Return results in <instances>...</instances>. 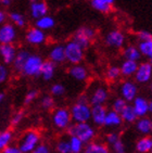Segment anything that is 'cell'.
I'll return each mask as SVG.
<instances>
[{
	"instance_id": "1",
	"label": "cell",
	"mask_w": 152,
	"mask_h": 153,
	"mask_svg": "<svg viewBox=\"0 0 152 153\" xmlns=\"http://www.w3.org/2000/svg\"><path fill=\"white\" fill-rule=\"evenodd\" d=\"M67 133L70 136H75L79 138L85 144L92 141L96 136V130L88 122L74 123L73 125H70L67 128Z\"/></svg>"
},
{
	"instance_id": "2",
	"label": "cell",
	"mask_w": 152,
	"mask_h": 153,
	"mask_svg": "<svg viewBox=\"0 0 152 153\" xmlns=\"http://www.w3.org/2000/svg\"><path fill=\"white\" fill-rule=\"evenodd\" d=\"M40 141V135L37 130L29 129L23 134L18 147L23 153H31Z\"/></svg>"
},
{
	"instance_id": "3",
	"label": "cell",
	"mask_w": 152,
	"mask_h": 153,
	"mask_svg": "<svg viewBox=\"0 0 152 153\" xmlns=\"http://www.w3.org/2000/svg\"><path fill=\"white\" fill-rule=\"evenodd\" d=\"M72 121L75 123H82V122H89L90 121V113H91V106L89 103L85 102H78L76 101L75 104L70 110Z\"/></svg>"
},
{
	"instance_id": "4",
	"label": "cell",
	"mask_w": 152,
	"mask_h": 153,
	"mask_svg": "<svg viewBox=\"0 0 152 153\" xmlns=\"http://www.w3.org/2000/svg\"><path fill=\"white\" fill-rule=\"evenodd\" d=\"M42 62H44V60L41 59V56H37V54H29L21 73L23 74L24 76L28 77L39 76Z\"/></svg>"
},
{
	"instance_id": "5",
	"label": "cell",
	"mask_w": 152,
	"mask_h": 153,
	"mask_svg": "<svg viewBox=\"0 0 152 153\" xmlns=\"http://www.w3.org/2000/svg\"><path fill=\"white\" fill-rule=\"evenodd\" d=\"M72 123L70 110L66 108H59L52 113V124L58 129H67Z\"/></svg>"
},
{
	"instance_id": "6",
	"label": "cell",
	"mask_w": 152,
	"mask_h": 153,
	"mask_svg": "<svg viewBox=\"0 0 152 153\" xmlns=\"http://www.w3.org/2000/svg\"><path fill=\"white\" fill-rule=\"evenodd\" d=\"M65 49V60L72 64H79L84 59V49L73 40L67 42L64 46Z\"/></svg>"
},
{
	"instance_id": "7",
	"label": "cell",
	"mask_w": 152,
	"mask_h": 153,
	"mask_svg": "<svg viewBox=\"0 0 152 153\" xmlns=\"http://www.w3.org/2000/svg\"><path fill=\"white\" fill-rule=\"evenodd\" d=\"M16 38V30L12 24L6 23L0 26V44H12Z\"/></svg>"
},
{
	"instance_id": "8",
	"label": "cell",
	"mask_w": 152,
	"mask_h": 153,
	"mask_svg": "<svg viewBox=\"0 0 152 153\" xmlns=\"http://www.w3.org/2000/svg\"><path fill=\"white\" fill-rule=\"evenodd\" d=\"M152 77V65L150 62H145L138 65L135 73V78L138 82H148Z\"/></svg>"
},
{
	"instance_id": "9",
	"label": "cell",
	"mask_w": 152,
	"mask_h": 153,
	"mask_svg": "<svg viewBox=\"0 0 152 153\" xmlns=\"http://www.w3.org/2000/svg\"><path fill=\"white\" fill-rule=\"evenodd\" d=\"M137 86L132 80H126L121 86V94L126 102H132L137 97Z\"/></svg>"
},
{
	"instance_id": "10",
	"label": "cell",
	"mask_w": 152,
	"mask_h": 153,
	"mask_svg": "<svg viewBox=\"0 0 152 153\" xmlns=\"http://www.w3.org/2000/svg\"><path fill=\"white\" fill-rule=\"evenodd\" d=\"M108 110L104 106V104H97V105L91 106L90 120L94 122L97 126H103L104 125L105 115H107Z\"/></svg>"
},
{
	"instance_id": "11",
	"label": "cell",
	"mask_w": 152,
	"mask_h": 153,
	"mask_svg": "<svg viewBox=\"0 0 152 153\" xmlns=\"http://www.w3.org/2000/svg\"><path fill=\"white\" fill-rule=\"evenodd\" d=\"M125 42V36L120 30H112L105 37V44L109 47L121 48Z\"/></svg>"
},
{
	"instance_id": "12",
	"label": "cell",
	"mask_w": 152,
	"mask_h": 153,
	"mask_svg": "<svg viewBox=\"0 0 152 153\" xmlns=\"http://www.w3.org/2000/svg\"><path fill=\"white\" fill-rule=\"evenodd\" d=\"M45 39H46V35H45L44 30L38 27L31 28L26 33V40L31 45H40L44 42Z\"/></svg>"
},
{
	"instance_id": "13",
	"label": "cell",
	"mask_w": 152,
	"mask_h": 153,
	"mask_svg": "<svg viewBox=\"0 0 152 153\" xmlns=\"http://www.w3.org/2000/svg\"><path fill=\"white\" fill-rule=\"evenodd\" d=\"M15 54L16 49L12 46V44H0V56L6 64H11Z\"/></svg>"
},
{
	"instance_id": "14",
	"label": "cell",
	"mask_w": 152,
	"mask_h": 153,
	"mask_svg": "<svg viewBox=\"0 0 152 153\" xmlns=\"http://www.w3.org/2000/svg\"><path fill=\"white\" fill-rule=\"evenodd\" d=\"M108 90L104 87H98L94 90L89 98V102L91 105H97V104H104L105 101L108 100Z\"/></svg>"
},
{
	"instance_id": "15",
	"label": "cell",
	"mask_w": 152,
	"mask_h": 153,
	"mask_svg": "<svg viewBox=\"0 0 152 153\" xmlns=\"http://www.w3.org/2000/svg\"><path fill=\"white\" fill-rule=\"evenodd\" d=\"M132 102V106L137 117H142L148 114V100H146L142 97H136Z\"/></svg>"
},
{
	"instance_id": "16",
	"label": "cell",
	"mask_w": 152,
	"mask_h": 153,
	"mask_svg": "<svg viewBox=\"0 0 152 153\" xmlns=\"http://www.w3.org/2000/svg\"><path fill=\"white\" fill-rule=\"evenodd\" d=\"M48 6L45 1H35L31 3V14L34 19H39L47 14Z\"/></svg>"
},
{
	"instance_id": "17",
	"label": "cell",
	"mask_w": 152,
	"mask_h": 153,
	"mask_svg": "<svg viewBox=\"0 0 152 153\" xmlns=\"http://www.w3.org/2000/svg\"><path fill=\"white\" fill-rule=\"evenodd\" d=\"M54 73H56V63H54V62H52L51 60L42 62L41 70H40V75H41V77L44 78V80H46V82L51 80L52 77L54 76Z\"/></svg>"
},
{
	"instance_id": "18",
	"label": "cell",
	"mask_w": 152,
	"mask_h": 153,
	"mask_svg": "<svg viewBox=\"0 0 152 153\" xmlns=\"http://www.w3.org/2000/svg\"><path fill=\"white\" fill-rule=\"evenodd\" d=\"M70 75L73 77L74 79L78 82H84L87 79L88 71L85 66L80 64H73V66L70 68Z\"/></svg>"
},
{
	"instance_id": "19",
	"label": "cell",
	"mask_w": 152,
	"mask_h": 153,
	"mask_svg": "<svg viewBox=\"0 0 152 153\" xmlns=\"http://www.w3.org/2000/svg\"><path fill=\"white\" fill-rule=\"evenodd\" d=\"M82 153H110L109 148L101 142L90 141L86 143Z\"/></svg>"
},
{
	"instance_id": "20",
	"label": "cell",
	"mask_w": 152,
	"mask_h": 153,
	"mask_svg": "<svg viewBox=\"0 0 152 153\" xmlns=\"http://www.w3.org/2000/svg\"><path fill=\"white\" fill-rule=\"evenodd\" d=\"M122 123H123V121H122V117H121L120 113L115 112L114 110H111V111H108V112H107L105 120H104V125H103V126L117 127V126H121Z\"/></svg>"
},
{
	"instance_id": "21",
	"label": "cell",
	"mask_w": 152,
	"mask_h": 153,
	"mask_svg": "<svg viewBox=\"0 0 152 153\" xmlns=\"http://www.w3.org/2000/svg\"><path fill=\"white\" fill-rule=\"evenodd\" d=\"M49 58L50 60L54 63H62V62L65 61V49L64 46L62 45H58V46H54V47L51 49L49 53Z\"/></svg>"
},
{
	"instance_id": "22",
	"label": "cell",
	"mask_w": 152,
	"mask_h": 153,
	"mask_svg": "<svg viewBox=\"0 0 152 153\" xmlns=\"http://www.w3.org/2000/svg\"><path fill=\"white\" fill-rule=\"evenodd\" d=\"M137 68H138L137 61L125 60V61L122 63V65H121V68H120L121 74L126 77L133 76V75H135L136 71H137Z\"/></svg>"
},
{
	"instance_id": "23",
	"label": "cell",
	"mask_w": 152,
	"mask_h": 153,
	"mask_svg": "<svg viewBox=\"0 0 152 153\" xmlns=\"http://www.w3.org/2000/svg\"><path fill=\"white\" fill-rule=\"evenodd\" d=\"M29 54H31V53L27 50H21V51H19V52H16V54H15V56H14V60L12 62L13 68H14L15 71L16 72L22 71V68H23L24 64H25V62H26Z\"/></svg>"
},
{
	"instance_id": "24",
	"label": "cell",
	"mask_w": 152,
	"mask_h": 153,
	"mask_svg": "<svg viewBox=\"0 0 152 153\" xmlns=\"http://www.w3.org/2000/svg\"><path fill=\"white\" fill-rule=\"evenodd\" d=\"M152 150V138L151 137H143L139 139L136 143V151L138 153H148Z\"/></svg>"
},
{
	"instance_id": "25",
	"label": "cell",
	"mask_w": 152,
	"mask_h": 153,
	"mask_svg": "<svg viewBox=\"0 0 152 153\" xmlns=\"http://www.w3.org/2000/svg\"><path fill=\"white\" fill-rule=\"evenodd\" d=\"M54 25H56L54 19L47 14L37 19V21H36V27H38V28H40V30H50V28H52Z\"/></svg>"
},
{
	"instance_id": "26",
	"label": "cell",
	"mask_w": 152,
	"mask_h": 153,
	"mask_svg": "<svg viewBox=\"0 0 152 153\" xmlns=\"http://www.w3.org/2000/svg\"><path fill=\"white\" fill-rule=\"evenodd\" d=\"M151 120L146 116L139 117L137 122H136V128L139 133L143 134V135H148L151 133Z\"/></svg>"
},
{
	"instance_id": "27",
	"label": "cell",
	"mask_w": 152,
	"mask_h": 153,
	"mask_svg": "<svg viewBox=\"0 0 152 153\" xmlns=\"http://www.w3.org/2000/svg\"><path fill=\"white\" fill-rule=\"evenodd\" d=\"M120 115L121 117H122V121L126 122V123H134L137 120V115L135 113L133 106L129 105V104H127L124 108V110L120 113Z\"/></svg>"
},
{
	"instance_id": "28",
	"label": "cell",
	"mask_w": 152,
	"mask_h": 153,
	"mask_svg": "<svg viewBox=\"0 0 152 153\" xmlns=\"http://www.w3.org/2000/svg\"><path fill=\"white\" fill-rule=\"evenodd\" d=\"M69 143H70L71 153H82L84 150V147H85V143L75 136H70Z\"/></svg>"
},
{
	"instance_id": "29",
	"label": "cell",
	"mask_w": 152,
	"mask_h": 153,
	"mask_svg": "<svg viewBox=\"0 0 152 153\" xmlns=\"http://www.w3.org/2000/svg\"><path fill=\"white\" fill-rule=\"evenodd\" d=\"M12 139H13L12 131H10V130L0 131V152H2L8 146H10Z\"/></svg>"
},
{
	"instance_id": "30",
	"label": "cell",
	"mask_w": 152,
	"mask_h": 153,
	"mask_svg": "<svg viewBox=\"0 0 152 153\" xmlns=\"http://www.w3.org/2000/svg\"><path fill=\"white\" fill-rule=\"evenodd\" d=\"M124 56L126 60H132V61H138L140 59L141 53L138 50V48L134 47V46H129L124 50Z\"/></svg>"
},
{
	"instance_id": "31",
	"label": "cell",
	"mask_w": 152,
	"mask_h": 153,
	"mask_svg": "<svg viewBox=\"0 0 152 153\" xmlns=\"http://www.w3.org/2000/svg\"><path fill=\"white\" fill-rule=\"evenodd\" d=\"M138 50L142 56L151 58L152 56V39L149 40H141L138 46Z\"/></svg>"
},
{
	"instance_id": "32",
	"label": "cell",
	"mask_w": 152,
	"mask_h": 153,
	"mask_svg": "<svg viewBox=\"0 0 152 153\" xmlns=\"http://www.w3.org/2000/svg\"><path fill=\"white\" fill-rule=\"evenodd\" d=\"M73 41H74V42H76L79 47L83 48V49L85 50V49H87V48L89 47V45H90L91 40L89 38H87L85 35H83L80 32H78V30H77V32L75 33V35H74Z\"/></svg>"
},
{
	"instance_id": "33",
	"label": "cell",
	"mask_w": 152,
	"mask_h": 153,
	"mask_svg": "<svg viewBox=\"0 0 152 153\" xmlns=\"http://www.w3.org/2000/svg\"><path fill=\"white\" fill-rule=\"evenodd\" d=\"M91 6L97 11L102 12V13H108L111 10V4H108L103 0H91Z\"/></svg>"
},
{
	"instance_id": "34",
	"label": "cell",
	"mask_w": 152,
	"mask_h": 153,
	"mask_svg": "<svg viewBox=\"0 0 152 153\" xmlns=\"http://www.w3.org/2000/svg\"><path fill=\"white\" fill-rule=\"evenodd\" d=\"M10 19L13 23L19 27H24L25 26V23H26V21H25V18H24L23 15L21 14V13H18V12H11L9 14Z\"/></svg>"
},
{
	"instance_id": "35",
	"label": "cell",
	"mask_w": 152,
	"mask_h": 153,
	"mask_svg": "<svg viewBox=\"0 0 152 153\" xmlns=\"http://www.w3.org/2000/svg\"><path fill=\"white\" fill-rule=\"evenodd\" d=\"M56 151L58 153H71L69 139H61L56 144Z\"/></svg>"
},
{
	"instance_id": "36",
	"label": "cell",
	"mask_w": 152,
	"mask_h": 153,
	"mask_svg": "<svg viewBox=\"0 0 152 153\" xmlns=\"http://www.w3.org/2000/svg\"><path fill=\"white\" fill-rule=\"evenodd\" d=\"M127 104H128V103L126 102L123 98H117V99L114 100L113 104H112V110H114V111L117 113H121Z\"/></svg>"
},
{
	"instance_id": "37",
	"label": "cell",
	"mask_w": 152,
	"mask_h": 153,
	"mask_svg": "<svg viewBox=\"0 0 152 153\" xmlns=\"http://www.w3.org/2000/svg\"><path fill=\"white\" fill-rule=\"evenodd\" d=\"M121 75V70L120 68H117V66H111V68H108V71H107V77H108V79L110 80H115L117 79Z\"/></svg>"
},
{
	"instance_id": "38",
	"label": "cell",
	"mask_w": 152,
	"mask_h": 153,
	"mask_svg": "<svg viewBox=\"0 0 152 153\" xmlns=\"http://www.w3.org/2000/svg\"><path fill=\"white\" fill-rule=\"evenodd\" d=\"M40 104L42 109L45 110H51L54 106V100L51 96H45L40 101Z\"/></svg>"
},
{
	"instance_id": "39",
	"label": "cell",
	"mask_w": 152,
	"mask_h": 153,
	"mask_svg": "<svg viewBox=\"0 0 152 153\" xmlns=\"http://www.w3.org/2000/svg\"><path fill=\"white\" fill-rule=\"evenodd\" d=\"M51 94L54 96V97H61L65 94V87L61 84H54V85L51 87Z\"/></svg>"
},
{
	"instance_id": "40",
	"label": "cell",
	"mask_w": 152,
	"mask_h": 153,
	"mask_svg": "<svg viewBox=\"0 0 152 153\" xmlns=\"http://www.w3.org/2000/svg\"><path fill=\"white\" fill-rule=\"evenodd\" d=\"M112 150L114 153H125V144L122 141V139H118L117 141H115L111 146Z\"/></svg>"
},
{
	"instance_id": "41",
	"label": "cell",
	"mask_w": 152,
	"mask_h": 153,
	"mask_svg": "<svg viewBox=\"0 0 152 153\" xmlns=\"http://www.w3.org/2000/svg\"><path fill=\"white\" fill-rule=\"evenodd\" d=\"M37 97H38L37 90H29L26 94V96H25V98H24V104L28 105V104H31L32 102H34Z\"/></svg>"
},
{
	"instance_id": "42",
	"label": "cell",
	"mask_w": 152,
	"mask_h": 153,
	"mask_svg": "<svg viewBox=\"0 0 152 153\" xmlns=\"http://www.w3.org/2000/svg\"><path fill=\"white\" fill-rule=\"evenodd\" d=\"M24 112L23 111H19V112H16L15 113L13 116H12V118H11V125L13 127H15V126H18V125H20V123L22 121H23V118H24Z\"/></svg>"
},
{
	"instance_id": "43",
	"label": "cell",
	"mask_w": 152,
	"mask_h": 153,
	"mask_svg": "<svg viewBox=\"0 0 152 153\" xmlns=\"http://www.w3.org/2000/svg\"><path fill=\"white\" fill-rule=\"evenodd\" d=\"M78 32H80L83 34V35H85L87 38H89L91 40V39L95 37V30H92L91 27H87V26H84V27H80L79 30H77Z\"/></svg>"
},
{
	"instance_id": "44",
	"label": "cell",
	"mask_w": 152,
	"mask_h": 153,
	"mask_svg": "<svg viewBox=\"0 0 152 153\" xmlns=\"http://www.w3.org/2000/svg\"><path fill=\"white\" fill-rule=\"evenodd\" d=\"M31 153H51L50 148L46 143H38L37 147L34 149Z\"/></svg>"
},
{
	"instance_id": "45",
	"label": "cell",
	"mask_w": 152,
	"mask_h": 153,
	"mask_svg": "<svg viewBox=\"0 0 152 153\" xmlns=\"http://www.w3.org/2000/svg\"><path fill=\"white\" fill-rule=\"evenodd\" d=\"M120 135L116 133H110L107 135V137H105V140H107V143H108V146H112V144L114 143L115 141H117L118 139H120Z\"/></svg>"
},
{
	"instance_id": "46",
	"label": "cell",
	"mask_w": 152,
	"mask_h": 153,
	"mask_svg": "<svg viewBox=\"0 0 152 153\" xmlns=\"http://www.w3.org/2000/svg\"><path fill=\"white\" fill-rule=\"evenodd\" d=\"M8 75H9V72H8V68H6V65L0 64V84L6 82L7 78H8Z\"/></svg>"
},
{
	"instance_id": "47",
	"label": "cell",
	"mask_w": 152,
	"mask_h": 153,
	"mask_svg": "<svg viewBox=\"0 0 152 153\" xmlns=\"http://www.w3.org/2000/svg\"><path fill=\"white\" fill-rule=\"evenodd\" d=\"M138 37L140 40H149V39H152V34H150L147 30H140L138 32Z\"/></svg>"
},
{
	"instance_id": "48",
	"label": "cell",
	"mask_w": 152,
	"mask_h": 153,
	"mask_svg": "<svg viewBox=\"0 0 152 153\" xmlns=\"http://www.w3.org/2000/svg\"><path fill=\"white\" fill-rule=\"evenodd\" d=\"M1 153H23L22 151L19 149V147L16 146H8Z\"/></svg>"
},
{
	"instance_id": "49",
	"label": "cell",
	"mask_w": 152,
	"mask_h": 153,
	"mask_svg": "<svg viewBox=\"0 0 152 153\" xmlns=\"http://www.w3.org/2000/svg\"><path fill=\"white\" fill-rule=\"evenodd\" d=\"M78 102H85V103H88L89 102V98L86 96V94H82V96H79V98L77 99Z\"/></svg>"
},
{
	"instance_id": "50",
	"label": "cell",
	"mask_w": 152,
	"mask_h": 153,
	"mask_svg": "<svg viewBox=\"0 0 152 153\" xmlns=\"http://www.w3.org/2000/svg\"><path fill=\"white\" fill-rule=\"evenodd\" d=\"M6 19H7L6 13H4V12H3L2 10H0V25L4 23V21H6Z\"/></svg>"
},
{
	"instance_id": "51",
	"label": "cell",
	"mask_w": 152,
	"mask_h": 153,
	"mask_svg": "<svg viewBox=\"0 0 152 153\" xmlns=\"http://www.w3.org/2000/svg\"><path fill=\"white\" fill-rule=\"evenodd\" d=\"M0 2L2 3L3 6L9 7L10 4H11V3H12V0H0Z\"/></svg>"
},
{
	"instance_id": "52",
	"label": "cell",
	"mask_w": 152,
	"mask_h": 153,
	"mask_svg": "<svg viewBox=\"0 0 152 153\" xmlns=\"http://www.w3.org/2000/svg\"><path fill=\"white\" fill-rule=\"evenodd\" d=\"M148 113H152V101H148Z\"/></svg>"
},
{
	"instance_id": "53",
	"label": "cell",
	"mask_w": 152,
	"mask_h": 153,
	"mask_svg": "<svg viewBox=\"0 0 152 153\" xmlns=\"http://www.w3.org/2000/svg\"><path fill=\"white\" fill-rule=\"evenodd\" d=\"M103 1H104V2H107L108 3V4H113V2H114V0H103Z\"/></svg>"
},
{
	"instance_id": "54",
	"label": "cell",
	"mask_w": 152,
	"mask_h": 153,
	"mask_svg": "<svg viewBox=\"0 0 152 153\" xmlns=\"http://www.w3.org/2000/svg\"><path fill=\"white\" fill-rule=\"evenodd\" d=\"M3 99H4V94H3L2 92H0V103L2 102Z\"/></svg>"
},
{
	"instance_id": "55",
	"label": "cell",
	"mask_w": 152,
	"mask_h": 153,
	"mask_svg": "<svg viewBox=\"0 0 152 153\" xmlns=\"http://www.w3.org/2000/svg\"><path fill=\"white\" fill-rule=\"evenodd\" d=\"M29 1H31V3H32V2H35V1H38V0H29Z\"/></svg>"
},
{
	"instance_id": "56",
	"label": "cell",
	"mask_w": 152,
	"mask_h": 153,
	"mask_svg": "<svg viewBox=\"0 0 152 153\" xmlns=\"http://www.w3.org/2000/svg\"><path fill=\"white\" fill-rule=\"evenodd\" d=\"M150 63H151V65H152V56L150 58Z\"/></svg>"
},
{
	"instance_id": "57",
	"label": "cell",
	"mask_w": 152,
	"mask_h": 153,
	"mask_svg": "<svg viewBox=\"0 0 152 153\" xmlns=\"http://www.w3.org/2000/svg\"><path fill=\"white\" fill-rule=\"evenodd\" d=\"M151 133H152V122H151Z\"/></svg>"
},
{
	"instance_id": "58",
	"label": "cell",
	"mask_w": 152,
	"mask_h": 153,
	"mask_svg": "<svg viewBox=\"0 0 152 153\" xmlns=\"http://www.w3.org/2000/svg\"><path fill=\"white\" fill-rule=\"evenodd\" d=\"M151 92H152V87H151Z\"/></svg>"
},
{
	"instance_id": "59",
	"label": "cell",
	"mask_w": 152,
	"mask_h": 153,
	"mask_svg": "<svg viewBox=\"0 0 152 153\" xmlns=\"http://www.w3.org/2000/svg\"><path fill=\"white\" fill-rule=\"evenodd\" d=\"M151 153H152V150H151Z\"/></svg>"
},
{
	"instance_id": "60",
	"label": "cell",
	"mask_w": 152,
	"mask_h": 153,
	"mask_svg": "<svg viewBox=\"0 0 152 153\" xmlns=\"http://www.w3.org/2000/svg\"><path fill=\"white\" fill-rule=\"evenodd\" d=\"M113 153H114V152H113Z\"/></svg>"
}]
</instances>
